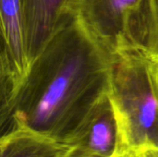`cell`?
Masks as SVG:
<instances>
[{"mask_svg":"<svg viewBox=\"0 0 158 157\" xmlns=\"http://www.w3.org/2000/svg\"><path fill=\"white\" fill-rule=\"evenodd\" d=\"M113 57L74 19L47 42L8 112L1 133L22 127L65 143L108 93Z\"/></svg>","mask_w":158,"mask_h":157,"instance_id":"1","label":"cell"},{"mask_svg":"<svg viewBox=\"0 0 158 157\" xmlns=\"http://www.w3.org/2000/svg\"><path fill=\"white\" fill-rule=\"evenodd\" d=\"M108 95L128 157L143 148H158V64L139 50L112 60Z\"/></svg>","mask_w":158,"mask_h":157,"instance_id":"2","label":"cell"},{"mask_svg":"<svg viewBox=\"0 0 158 157\" xmlns=\"http://www.w3.org/2000/svg\"><path fill=\"white\" fill-rule=\"evenodd\" d=\"M1 118L10 109L31 65L20 0H0Z\"/></svg>","mask_w":158,"mask_h":157,"instance_id":"3","label":"cell"},{"mask_svg":"<svg viewBox=\"0 0 158 157\" xmlns=\"http://www.w3.org/2000/svg\"><path fill=\"white\" fill-rule=\"evenodd\" d=\"M143 0H81L77 19L112 57L134 50L132 31Z\"/></svg>","mask_w":158,"mask_h":157,"instance_id":"4","label":"cell"},{"mask_svg":"<svg viewBox=\"0 0 158 157\" xmlns=\"http://www.w3.org/2000/svg\"><path fill=\"white\" fill-rule=\"evenodd\" d=\"M66 143L94 157H128L122 151L118 123L108 93L84 118Z\"/></svg>","mask_w":158,"mask_h":157,"instance_id":"5","label":"cell"},{"mask_svg":"<svg viewBox=\"0 0 158 157\" xmlns=\"http://www.w3.org/2000/svg\"><path fill=\"white\" fill-rule=\"evenodd\" d=\"M31 60L62 27L77 18L81 0H20Z\"/></svg>","mask_w":158,"mask_h":157,"instance_id":"6","label":"cell"},{"mask_svg":"<svg viewBox=\"0 0 158 157\" xmlns=\"http://www.w3.org/2000/svg\"><path fill=\"white\" fill-rule=\"evenodd\" d=\"M70 146L22 127L1 133L0 157H63Z\"/></svg>","mask_w":158,"mask_h":157,"instance_id":"7","label":"cell"},{"mask_svg":"<svg viewBox=\"0 0 158 157\" xmlns=\"http://www.w3.org/2000/svg\"><path fill=\"white\" fill-rule=\"evenodd\" d=\"M134 50L158 63V0H143L132 31Z\"/></svg>","mask_w":158,"mask_h":157,"instance_id":"8","label":"cell"},{"mask_svg":"<svg viewBox=\"0 0 158 157\" xmlns=\"http://www.w3.org/2000/svg\"><path fill=\"white\" fill-rule=\"evenodd\" d=\"M131 157H158V148L147 147L135 152Z\"/></svg>","mask_w":158,"mask_h":157,"instance_id":"9","label":"cell"},{"mask_svg":"<svg viewBox=\"0 0 158 157\" xmlns=\"http://www.w3.org/2000/svg\"><path fill=\"white\" fill-rule=\"evenodd\" d=\"M63 157H94L92 156V155H89L78 149H75V148H70V150L64 155Z\"/></svg>","mask_w":158,"mask_h":157,"instance_id":"10","label":"cell"},{"mask_svg":"<svg viewBox=\"0 0 158 157\" xmlns=\"http://www.w3.org/2000/svg\"><path fill=\"white\" fill-rule=\"evenodd\" d=\"M157 64H158V63H157Z\"/></svg>","mask_w":158,"mask_h":157,"instance_id":"11","label":"cell"}]
</instances>
